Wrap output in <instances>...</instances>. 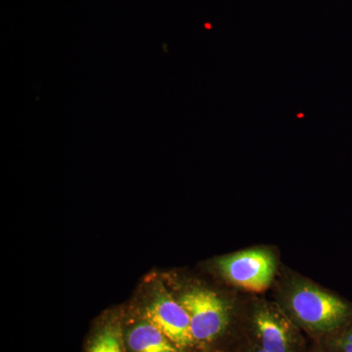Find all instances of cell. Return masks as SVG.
<instances>
[{
    "label": "cell",
    "instance_id": "cell-9",
    "mask_svg": "<svg viewBox=\"0 0 352 352\" xmlns=\"http://www.w3.org/2000/svg\"><path fill=\"white\" fill-rule=\"evenodd\" d=\"M238 352H270L263 349V347L258 346V344H252L251 342H248L242 349Z\"/></svg>",
    "mask_w": 352,
    "mask_h": 352
},
{
    "label": "cell",
    "instance_id": "cell-3",
    "mask_svg": "<svg viewBox=\"0 0 352 352\" xmlns=\"http://www.w3.org/2000/svg\"><path fill=\"white\" fill-rule=\"evenodd\" d=\"M248 342L270 352H309L307 336L276 302L254 300L243 308Z\"/></svg>",
    "mask_w": 352,
    "mask_h": 352
},
{
    "label": "cell",
    "instance_id": "cell-2",
    "mask_svg": "<svg viewBox=\"0 0 352 352\" xmlns=\"http://www.w3.org/2000/svg\"><path fill=\"white\" fill-rule=\"evenodd\" d=\"M178 300L188 312L197 352H238L247 344L243 308L201 287L186 289Z\"/></svg>",
    "mask_w": 352,
    "mask_h": 352
},
{
    "label": "cell",
    "instance_id": "cell-8",
    "mask_svg": "<svg viewBox=\"0 0 352 352\" xmlns=\"http://www.w3.org/2000/svg\"><path fill=\"white\" fill-rule=\"evenodd\" d=\"M317 346L330 352H352V322Z\"/></svg>",
    "mask_w": 352,
    "mask_h": 352
},
{
    "label": "cell",
    "instance_id": "cell-7",
    "mask_svg": "<svg viewBox=\"0 0 352 352\" xmlns=\"http://www.w3.org/2000/svg\"><path fill=\"white\" fill-rule=\"evenodd\" d=\"M87 352H124V329L110 320L96 329L88 342Z\"/></svg>",
    "mask_w": 352,
    "mask_h": 352
},
{
    "label": "cell",
    "instance_id": "cell-4",
    "mask_svg": "<svg viewBox=\"0 0 352 352\" xmlns=\"http://www.w3.org/2000/svg\"><path fill=\"white\" fill-rule=\"evenodd\" d=\"M221 277L237 288L261 293L270 288L277 271V256L270 248H252L217 261Z\"/></svg>",
    "mask_w": 352,
    "mask_h": 352
},
{
    "label": "cell",
    "instance_id": "cell-10",
    "mask_svg": "<svg viewBox=\"0 0 352 352\" xmlns=\"http://www.w3.org/2000/svg\"><path fill=\"white\" fill-rule=\"evenodd\" d=\"M309 352H330V351H325V349H322V347L317 346V344H314V346H311V349H310Z\"/></svg>",
    "mask_w": 352,
    "mask_h": 352
},
{
    "label": "cell",
    "instance_id": "cell-5",
    "mask_svg": "<svg viewBox=\"0 0 352 352\" xmlns=\"http://www.w3.org/2000/svg\"><path fill=\"white\" fill-rule=\"evenodd\" d=\"M143 317L160 329L182 352H197L188 312L170 294L157 292L145 308Z\"/></svg>",
    "mask_w": 352,
    "mask_h": 352
},
{
    "label": "cell",
    "instance_id": "cell-6",
    "mask_svg": "<svg viewBox=\"0 0 352 352\" xmlns=\"http://www.w3.org/2000/svg\"><path fill=\"white\" fill-rule=\"evenodd\" d=\"M129 352H182L154 324L142 317L124 332Z\"/></svg>",
    "mask_w": 352,
    "mask_h": 352
},
{
    "label": "cell",
    "instance_id": "cell-1",
    "mask_svg": "<svg viewBox=\"0 0 352 352\" xmlns=\"http://www.w3.org/2000/svg\"><path fill=\"white\" fill-rule=\"evenodd\" d=\"M276 302L314 344L332 337L352 322V302L296 275L282 280Z\"/></svg>",
    "mask_w": 352,
    "mask_h": 352
}]
</instances>
